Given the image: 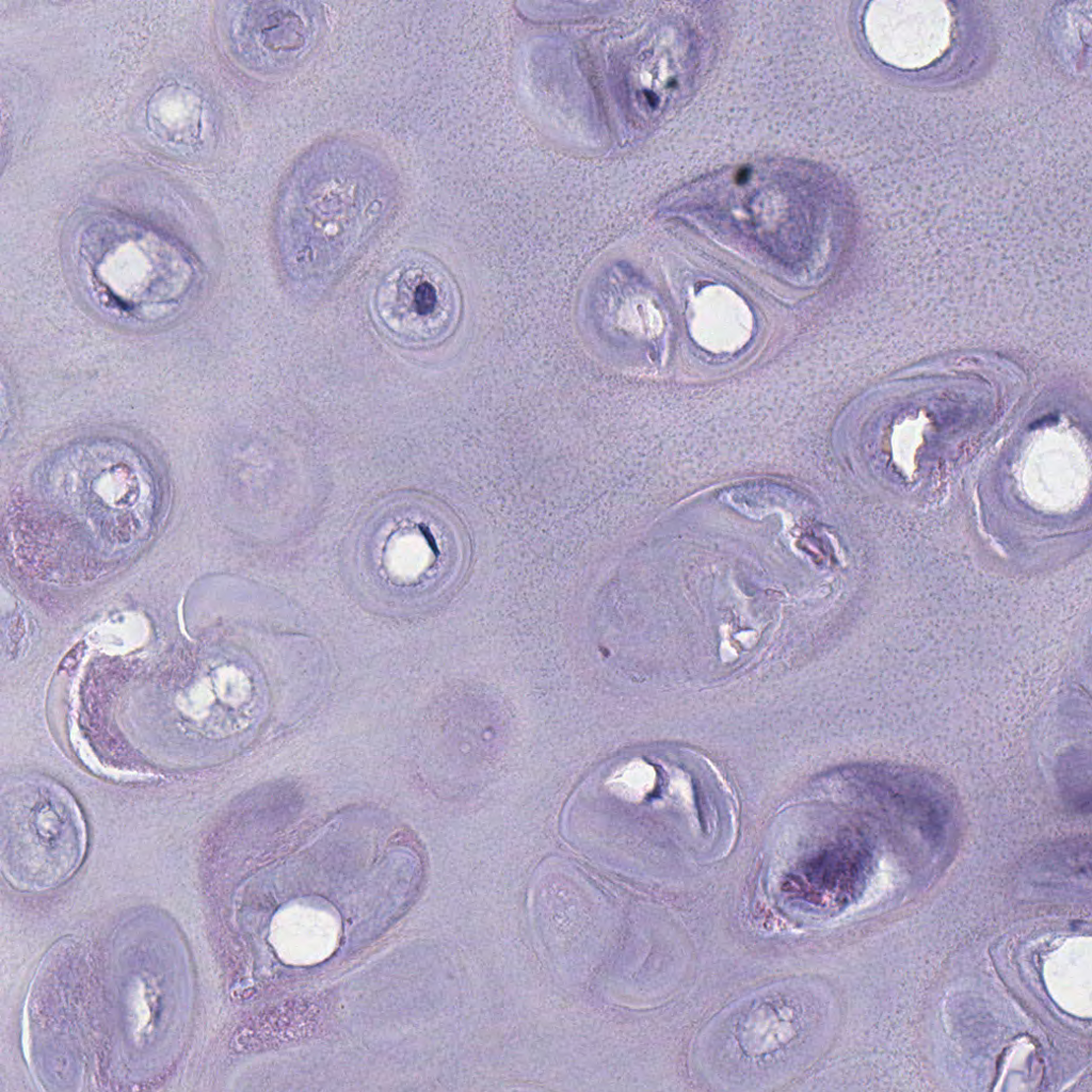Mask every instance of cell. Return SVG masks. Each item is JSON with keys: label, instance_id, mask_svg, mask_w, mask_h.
<instances>
[{"label": "cell", "instance_id": "3", "mask_svg": "<svg viewBox=\"0 0 1092 1092\" xmlns=\"http://www.w3.org/2000/svg\"><path fill=\"white\" fill-rule=\"evenodd\" d=\"M382 325L399 343L425 346L454 328L455 287L447 272L422 256L401 259L382 278L375 298Z\"/></svg>", "mask_w": 1092, "mask_h": 1092}, {"label": "cell", "instance_id": "2", "mask_svg": "<svg viewBox=\"0 0 1092 1092\" xmlns=\"http://www.w3.org/2000/svg\"><path fill=\"white\" fill-rule=\"evenodd\" d=\"M105 227L80 252L82 275L103 307L154 322L170 317L194 291L197 271L178 244L131 225Z\"/></svg>", "mask_w": 1092, "mask_h": 1092}, {"label": "cell", "instance_id": "4", "mask_svg": "<svg viewBox=\"0 0 1092 1092\" xmlns=\"http://www.w3.org/2000/svg\"><path fill=\"white\" fill-rule=\"evenodd\" d=\"M310 2H246L236 9L230 38L243 61L259 71L301 62L319 39L320 9Z\"/></svg>", "mask_w": 1092, "mask_h": 1092}, {"label": "cell", "instance_id": "1", "mask_svg": "<svg viewBox=\"0 0 1092 1092\" xmlns=\"http://www.w3.org/2000/svg\"><path fill=\"white\" fill-rule=\"evenodd\" d=\"M396 176L373 149L327 140L300 157L278 194L275 232L288 274L302 285L330 283L391 212Z\"/></svg>", "mask_w": 1092, "mask_h": 1092}]
</instances>
